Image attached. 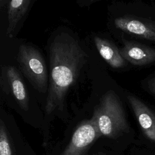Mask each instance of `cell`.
I'll return each instance as SVG.
<instances>
[{
	"label": "cell",
	"instance_id": "cell-1",
	"mask_svg": "<svg viewBox=\"0 0 155 155\" xmlns=\"http://www.w3.org/2000/svg\"><path fill=\"white\" fill-rule=\"evenodd\" d=\"M49 53L50 77L45 107L47 114L62 108L65 94L87 57L78 41L65 33L54 37Z\"/></svg>",
	"mask_w": 155,
	"mask_h": 155
},
{
	"label": "cell",
	"instance_id": "cell-2",
	"mask_svg": "<svg viewBox=\"0 0 155 155\" xmlns=\"http://www.w3.org/2000/svg\"><path fill=\"white\" fill-rule=\"evenodd\" d=\"M102 136L116 139L128 129L122 102L113 90L107 91L94 108L92 117Z\"/></svg>",
	"mask_w": 155,
	"mask_h": 155
},
{
	"label": "cell",
	"instance_id": "cell-3",
	"mask_svg": "<svg viewBox=\"0 0 155 155\" xmlns=\"http://www.w3.org/2000/svg\"><path fill=\"white\" fill-rule=\"evenodd\" d=\"M19 68L32 86L41 93L47 90L48 75L45 61L38 49L22 44L17 55Z\"/></svg>",
	"mask_w": 155,
	"mask_h": 155
},
{
	"label": "cell",
	"instance_id": "cell-4",
	"mask_svg": "<svg viewBox=\"0 0 155 155\" xmlns=\"http://www.w3.org/2000/svg\"><path fill=\"white\" fill-rule=\"evenodd\" d=\"M115 27L124 32L155 44V4L143 16H122L114 19Z\"/></svg>",
	"mask_w": 155,
	"mask_h": 155
},
{
	"label": "cell",
	"instance_id": "cell-5",
	"mask_svg": "<svg viewBox=\"0 0 155 155\" xmlns=\"http://www.w3.org/2000/svg\"><path fill=\"white\" fill-rule=\"evenodd\" d=\"M102 135L93 118L81 122L61 155H84Z\"/></svg>",
	"mask_w": 155,
	"mask_h": 155
},
{
	"label": "cell",
	"instance_id": "cell-6",
	"mask_svg": "<svg viewBox=\"0 0 155 155\" xmlns=\"http://www.w3.org/2000/svg\"><path fill=\"white\" fill-rule=\"evenodd\" d=\"M122 58L137 66H144L155 63V48L135 41H125L120 50Z\"/></svg>",
	"mask_w": 155,
	"mask_h": 155
},
{
	"label": "cell",
	"instance_id": "cell-7",
	"mask_svg": "<svg viewBox=\"0 0 155 155\" xmlns=\"http://www.w3.org/2000/svg\"><path fill=\"white\" fill-rule=\"evenodd\" d=\"M127 99L144 133L155 140V111L133 95H128Z\"/></svg>",
	"mask_w": 155,
	"mask_h": 155
},
{
	"label": "cell",
	"instance_id": "cell-8",
	"mask_svg": "<svg viewBox=\"0 0 155 155\" xmlns=\"http://www.w3.org/2000/svg\"><path fill=\"white\" fill-rule=\"evenodd\" d=\"M5 75L11 92L19 107L23 110L28 111V94L18 71L13 66H7L5 67Z\"/></svg>",
	"mask_w": 155,
	"mask_h": 155
},
{
	"label": "cell",
	"instance_id": "cell-9",
	"mask_svg": "<svg viewBox=\"0 0 155 155\" xmlns=\"http://www.w3.org/2000/svg\"><path fill=\"white\" fill-rule=\"evenodd\" d=\"M94 41L101 56L111 67L119 68L125 65V60L114 44L98 36L94 37Z\"/></svg>",
	"mask_w": 155,
	"mask_h": 155
},
{
	"label": "cell",
	"instance_id": "cell-10",
	"mask_svg": "<svg viewBox=\"0 0 155 155\" xmlns=\"http://www.w3.org/2000/svg\"><path fill=\"white\" fill-rule=\"evenodd\" d=\"M30 0H13L7 5L8 25L6 35L13 38L14 31L19 21L25 15L30 5Z\"/></svg>",
	"mask_w": 155,
	"mask_h": 155
},
{
	"label": "cell",
	"instance_id": "cell-11",
	"mask_svg": "<svg viewBox=\"0 0 155 155\" xmlns=\"http://www.w3.org/2000/svg\"><path fill=\"white\" fill-rule=\"evenodd\" d=\"M0 155H16L15 146L2 119L0 120Z\"/></svg>",
	"mask_w": 155,
	"mask_h": 155
},
{
	"label": "cell",
	"instance_id": "cell-12",
	"mask_svg": "<svg viewBox=\"0 0 155 155\" xmlns=\"http://www.w3.org/2000/svg\"><path fill=\"white\" fill-rule=\"evenodd\" d=\"M145 88L148 93L155 96V76L150 78L145 82Z\"/></svg>",
	"mask_w": 155,
	"mask_h": 155
},
{
	"label": "cell",
	"instance_id": "cell-13",
	"mask_svg": "<svg viewBox=\"0 0 155 155\" xmlns=\"http://www.w3.org/2000/svg\"><path fill=\"white\" fill-rule=\"evenodd\" d=\"M95 155H97V154H95Z\"/></svg>",
	"mask_w": 155,
	"mask_h": 155
}]
</instances>
